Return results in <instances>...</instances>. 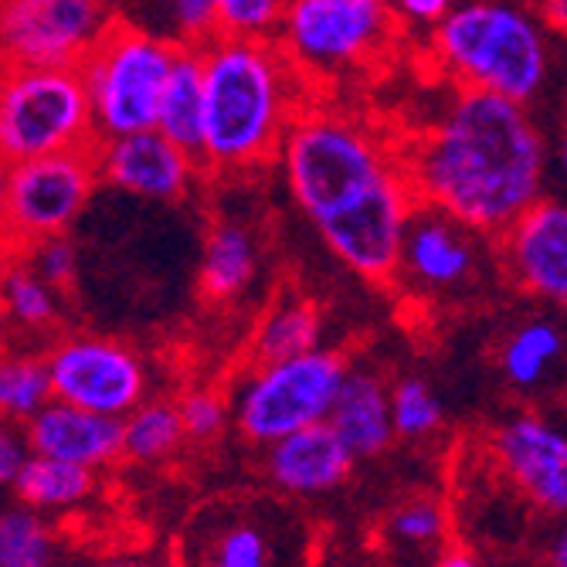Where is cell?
<instances>
[{
    "instance_id": "obj_1",
    "label": "cell",
    "mask_w": 567,
    "mask_h": 567,
    "mask_svg": "<svg viewBox=\"0 0 567 567\" xmlns=\"http://www.w3.org/2000/svg\"><path fill=\"white\" fill-rule=\"evenodd\" d=\"M401 167L432 212L462 228L503 235L540 200L547 150L524 102L462 89Z\"/></svg>"
},
{
    "instance_id": "obj_2",
    "label": "cell",
    "mask_w": 567,
    "mask_h": 567,
    "mask_svg": "<svg viewBox=\"0 0 567 567\" xmlns=\"http://www.w3.org/2000/svg\"><path fill=\"white\" fill-rule=\"evenodd\" d=\"M204 55V150L200 167L241 174L282 150L299 110V65L279 41L215 34Z\"/></svg>"
},
{
    "instance_id": "obj_3",
    "label": "cell",
    "mask_w": 567,
    "mask_h": 567,
    "mask_svg": "<svg viewBox=\"0 0 567 567\" xmlns=\"http://www.w3.org/2000/svg\"><path fill=\"white\" fill-rule=\"evenodd\" d=\"M279 157L296 204L317 231L408 177L364 123L333 110H302Z\"/></svg>"
},
{
    "instance_id": "obj_4",
    "label": "cell",
    "mask_w": 567,
    "mask_h": 567,
    "mask_svg": "<svg viewBox=\"0 0 567 567\" xmlns=\"http://www.w3.org/2000/svg\"><path fill=\"white\" fill-rule=\"evenodd\" d=\"M435 55L462 89L527 102L547 75V44L537 21L499 0L449 11L435 28Z\"/></svg>"
},
{
    "instance_id": "obj_5",
    "label": "cell",
    "mask_w": 567,
    "mask_h": 567,
    "mask_svg": "<svg viewBox=\"0 0 567 567\" xmlns=\"http://www.w3.org/2000/svg\"><path fill=\"white\" fill-rule=\"evenodd\" d=\"M95 146V113L79 69L8 65L0 89V150L8 164Z\"/></svg>"
},
{
    "instance_id": "obj_6",
    "label": "cell",
    "mask_w": 567,
    "mask_h": 567,
    "mask_svg": "<svg viewBox=\"0 0 567 567\" xmlns=\"http://www.w3.org/2000/svg\"><path fill=\"white\" fill-rule=\"evenodd\" d=\"M309 530L269 496H225L200 506L181 534V567H306Z\"/></svg>"
},
{
    "instance_id": "obj_7",
    "label": "cell",
    "mask_w": 567,
    "mask_h": 567,
    "mask_svg": "<svg viewBox=\"0 0 567 567\" xmlns=\"http://www.w3.org/2000/svg\"><path fill=\"white\" fill-rule=\"evenodd\" d=\"M181 44L146 34L133 24H113L79 65L99 140L157 130L161 99Z\"/></svg>"
},
{
    "instance_id": "obj_8",
    "label": "cell",
    "mask_w": 567,
    "mask_h": 567,
    "mask_svg": "<svg viewBox=\"0 0 567 567\" xmlns=\"http://www.w3.org/2000/svg\"><path fill=\"white\" fill-rule=\"evenodd\" d=\"M350 368L333 350H309L255 368L235 398V419L248 442L272 445L292 432L330 422Z\"/></svg>"
},
{
    "instance_id": "obj_9",
    "label": "cell",
    "mask_w": 567,
    "mask_h": 567,
    "mask_svg": "<svg viewBox=\"0 0 567 567\" xmlns=\"http://www.w3.org/2000/svg\"><path fill=\"white\" fill-rule=\"evenodd\" d=\"M394 38L391 0H289L279 44L302 75H343Z\"/></svg>"
},
{
    "instance_id": "obj_10",
    "label": "cell",
    "mask_w": 567,
    "mask_h": 567,
    "mask_svg": "<svg viewBox=\"0 0 567 567\" xmlns=\"http://www.w3.org/2000/svg\"><path fill=\"white\" fill-rule=\"evenodd\" d=\"M102 181L95 150H65L51 157L18 161L4 171L8 241L28 251L38 241L65 235Z\"/></svg>"
},
{
    "instance_id": "obj_11",
    "label": "cell",
    "mask_w": 567,
    "mask_h": 567,
    "mask_svg": "<svg viewBox=\"0 0 567 567\" xmlns=\"http://www.w3.org/2000/svg\"><path fill=\"white\" fill-rule=\"evenodd\" d=\"M113 28L106 0H4L8 65L79 69Z\"/></svg>"
},
{
    "instance_id": "obj_12",
    "label": "cell",
    "mask_w": 567,
    "mask_h": 567,
    "mask_svg": "<svg viewBox=\"0 0 567 567\" xmlns=\"http://www.w3.org/2000/svg\"><path fill=\"white\" fill-rule=\"evenodd\" d=\"M44 360L59 401L110 419H126L143 404L146 368L140 353L120 340L79 333L51 347Z\"/></svg>"
},
{
    "instance_id": "obj_13",
    "label": "cell",
    "mask_w": 567,
    "mask_h": 567,
    "mask_svg": "<svg viewBox=\"0 0 567 567\" xmlns=\"http://www.w3.org/2000/svg\"><path fill=\"white\" fill-rule=\"evenodd\" d=\"M499 470L534 509L567 517V432L540 415H517L496 429Z\"/></svg>"
},
{
    "instance_id": "obj_14",
    "label": "cell",
    "mask_w": 567,
    "mask_h": 567,
    "mask_svg": "<svg viewBox=\"0 0 567 567\" xmlns=\"http://www.w3.org/2000/svg\"><path fill=\"white\" fill-rule=\"evenodd\" d=\"M95 161L110 187L143 200H181L190 190L194 171L200 164L161 130L99 140Z\"/></svg>"
},
{
    "instance_id": "obj_15",
    "label": "cell",
    "mask_w": 567,
    "mask_h": 567,
    "mask_svg": "<svg viewBox=\"0 0 567 567\" xmlns=\"http://www.w3.org/2000/svg\"><path fill=\"white\" fill-rule=\"evenodd\" d=\"M499 238L513 279L540 299L567 306V204L540 197Z\"/></svg>"
},
{
    "instance_id": "obj_16",
    "label": "cell",
    "mask_w": 567,
    "mask_h": 567,
    "mask_svg": "<svg viewBox=\"0 0 567 567\" xmlns=\"http://www.w3.org/2000/svg\"><path fill=\"white\" fill-rule=\"evenodd\" d=\"M24 442L34 455L102 470L123 455V419L95 415L69 401H51L24 425Z\"/></svg>"
},
{
    "instance_id": "obj_17",
    "label": "cell",
    "mask_w": 567,
    "mask_h": 567,
    "mask_svg": "<svg viewBox=\"0 0 567 567\" xmlns=\"http://www.w3.org/2000/svg\"><path fill=\"white\" fill-rule=\"evenodd\" d=\"M353 458L357 455L333 432V425L323 422L272 442L266 470L269 480L289 496H323L350 476Z\"/></svg>"
},
{
    "instance_id": "obj_18",
    "label": "cell",
    "mask_w": 567,
    "mask_h": 567,
    "mask_svg": "<svg viewBox=\"0 0 567 567\" xmlns=\"http://www.w3.org/2000/svg\"><path fill=\"white\" fill-rule=\"evenodd\" d=\"M401 269L429 289H449L473 272V245L452 218L432 208L415 212L408 225Z\"/></svg>"
},
{
    "instance_id": "obj_19",
    "label": "cell",
    "mask_w": 567,
    "mask_h": 567,
    "mask_svg": "<svg viewBox=\"0 0 567 567\" xmlns=\"http://www.w3.org/2000/svg\"><path fill=\"white\" fill-rule=\"evenodd\" d=\"M333 432L347 442L357 458L381 455L394 439L391 391L374 371H350L330 415Z\"/></svg>"
},
{
    "instance_id": "obj_20",
    "label": "cell",
    "mask_w": 567,
    "mask_h": 567,
    "mask_svg": "<svg viewBox=\"0 0 567 567\" xmlns=\"http://www.w3.org/2000/svg\"><path fill=\"white\" fill-rule=\"evenodd\" d=\"M204 116H208V92H204V55L200 44H181L174 72L167 79L157 130L200 161L204 150Z\"/></svg>"
},
{
    "instance_id": "obj_21",
    "label": "cell",
    "mask_w": 567,
    "mask_h": 567,
    "mask_svg": "<svg viewBox=\"0 0 567 567\" xmlns=\"http://www.w3.org/2000/svg\"><path fill=\"white\" fill-rule=\"evenodd\" d=\"M255 266H259V259H255L251 235L235 221H221L204 238L200 272H197L200 292L215 302L235 299L251 286Z\"/></svg>"
},
{
    "instance_id": "obj_22",
    "label": "cell",
    "mask_w": 567,
    "mask_h": 567,
    "mask_svg": "<svg viewBox=\"0 0 567 567\" xmlns=\"http://www.w3.org/2000/svg\"><path fill=\"white\" fill-rule=\"evenodd\" d=\"M11 489H14L18 503L31 506L38 513H62V509H72L92 496L95 470L31 452L21 476L11 483Z\"/></svg>"
},
{
    "instance_id": "obj_23",
    "label": "cell",
    "mask_w": 567,
    "mask_h": 567,
    "mask_svg": "<svg viewBox=\"0 0 567 567\" xmlns=\"http://www.w3.org/2000/svg\"><path fill=\"white\" fill-rule=\"evenodd\" d=\"M445 530H449L445 509L439 499L429 496H411L398 503L384 520V540L404 564L415 560L429 567L432 560H439Z\"/></svg>"
},
{
    "instance_id": "obj_24",
    "label": "cell",
    "mask_w": 567,
    "mask_h": 567,
    "mask_svg": "<svg viewBox=\"0 0 567 567\" xmlns=\"http://www.w3.org/2000/svg\"><path fill=\"white\" fill-rule=\"evenodd\" d=\"M320 347V317L317 309L302 302V299H286L279 306H272L266 320L255 330V343L251 353L259 364H269V360H286V357H299Z\"/></svg>"
},
{
    "instance_id": "obj_25",
    "label": "cell",
    "mask_w": 567,
    "mask_h": 567,
    "mask_svg": "<svg viewBox=\"0 0 567 567\" xmlns=\"http://www.w3.org/2000/svg\"><path fill=\"white\" fill-rule=\"evenodd\" d=\"M187 439L181 408L174 401H143L123 419V455L133 462H161Z\"/></svg>"
},
{
    "instance_id": "obj_26",
    "label": "cell",
    "mask_w": 567,
    "mask_h": 567,
    "mask_svg": "<svg viewBox=\"0 0 567 567\" xmlns=\"http://www.w3.org/2000/svg\"><path fill=\"white\" fill-rule=\"evenodd\" d=\"M62 544L44 513L18 503L0 517V567H55Z\"/></svg>"
},
{
    "instance_id": "obj_27",
    "label": "cell",
    "mask_w": 567,
    "mask_h": 567,
    "mask_svg": "<svg viewBox=\"0 0 567 567\" xmlns=\"http://www.w3.org/2000/svg\"><path fill=\"white\" fill-rule=\"evenodd\" d=\"M55 401V384L44 357H8L0 368V408L4 415L28 425L41 408Z\"/></svg>"
},
{
    "instance_id": "obj_28",
    "label": "cell",
    "mask_w": 567,
    "mask_h": 567,
    "mask_svg": "<svg viewBox=\"0 0 567 567\" xmlns=\"http://www.w3.org/2000/svg\"><path fill=\"white\" fill-rule=\"evenodd\" d=\"M560 333L547 320H530L513 333L503 347V374L517 388H534L560 357Z\"/></svg>"
},
{
    "instance_id": "obj_29",
    "label": "cell",
    "mask_w": 567,
    "mask_h": 567,
    "mask_svg": "<svg viewBox=\"0 0 567 567\" xmlns=\"http://www.w3.org/2000/svg\"><path fill=\"white\" fill-rule=\"evenodd\" d=\"M4 306L14 327L44 330L59 317V289L48 286L28 262H21V266H11L4 279Z\"/></svg>"
},
{
    "instance_id": "obj_30",
    "label": "cell",
    "mask_w": 567,
    "mask_h": 567,
    "mask_svg": "<svg viewBox=\"0 0 567 567\" xmlns=\"http://www.w3.org/2000/svg\"><path fill=\"white\" fill-rule=\"evenodd\" d=\"M391 415L401 439H425L442 425V401L422 378H404L391 388Z\"/></svg>"
},
{
    "instance_id": "obj_31",
    "label": "cell",
    "mask_w": 567,
    "mask_h": 567,
    "mask_svg": "<svg viewBox=\"0 0 567 567\" xmlns=\"http://www.w3.org/2000/svg\"><path fill=\"white\" fill-rule=\"evenodd\" d=\"M289 0H218V34L272 41L282 31Z\"/></svg>"
},
{
    "instance_id": "obj_32",
    "label": "cell",
    "mask_w": 567,
    "mask_h": 567,
    "mask_svg": "<svg viewBox=\"0 0 567 567\" xmlns=\"http://www.w3.org/2000/svg\"><path fill=\"white\" fill-rule=\"evenodd\" d=\"M21 262H28L48 286L65 289V286H72V279H75L79 255H75V245H72L65 235H59V238L38 241V245H31L28 251H21Z\"/></svg>"
},
{
    "instance_id": "obj_33",
    "label": "cell",
    "mask_w": 567,
    "mask_h": 567,
    "mask_svg": "<svg viewBox=\"0 0 567 567\" xmlns=\"http://www.w3.org/2000/svg\"><path fill=\"white\" fill-rule=\"evenodd\" d=\"M177 408H181L187 439L194 442H212L228 425V404L215 391H190L177 401Z\"/></svg>"
},
{
    "instance_id": "obj_34",
    "label": "cell",
    "mask_w": 567,
    "mask_h": 567,
    "mask_svg": "<svg viewBox=\"0 0 567 567\" xmlns=\"http://www.w3.org/2000/svg\"><path fill=\"white\" fill-rule=\"evenodd\" d=\"M181 44H204L218 34V0H167Z\"/></svg>"
},
{
    "instance_id": "obj_35",
    "label": "cell",
    "mask_w": 567,
    "mask_h": 567,
    "mask_svg": "<svg viewBox=\"0 0 567 567\" xmlns=\"http://www.w3.org/2000/svg\"><path fill=\"white\" fill-rule=\"evenodd\" d=\"M31 458V449H28V442H24V435H18V432H4L0 435V480H4L8 486L21 476V470H24V462Z\"/></svg>"
},
{
    "instance_id": "obj_36",
    "label": "cell",
    "mask_w": 567,
    "mask_h": 567,
    "mask_svg": "<svg viewBox=\"0 0 567 567\" xmlns=\"http://www.w3.org/2000/svg\"><path fill=\"white\" fill-rule=\"evenodd\" d=\"M394 8L411 21H442L452 11V0H394Z\"/></svg>"
},
{
    "instance_id": "obj_37",
    "label": "cell",
    "mask_w": 567,
    "mask_h": 567,
    "mask_svg": "<svg viewBox=\"0 0 567 567\" xmlns=\"http://www.w3.org/2000/svg\"><path fill=\"white\" fill-rule=\"evenodd\" d=\"M544 21L557 31H567V0H544V8H540Z\"/></svg>"
},
{
    "instance_id": "obj_38",
    "label": "cell",
    "mask_w": 567,
    "mask_h": 567,
    "mask_svg": "<svg viewBox=\"0 0 567 567\" xmlns=\"http://www.w3.org/2000/svg\"><path fill=\"white\" fill-rule=\"evenodd\" d=\"M547 560H550V567H567V524L554 534V540L547 547Z\"/></svg>"
},
{
    "instance_id": "obj_39",
    "label": "cell",
    "mask_w": 567,
    "mask_h": 567,
    "mask_svg": "<svg viewBox=\"0 0 567 567\" xmlns=\"http://www.w3.org/2000/svg\"><path fill=\"white\" fill-rule=\"evenodd\" d=\"M429 567H480V560L466 550H445L439 560H432Z\"/></svg>"
},
{
    "instance_id": "obj_40",
    "label": "cell",
    "mask_w": 567,
    "mask_h": 567,
    "mask_svg": "<svg viewBox=\"0 0 567 567\" xmlns=\"http://www.w3.org/2000/svg\"><path fill=\"white\" fill-rule=\"evenodd\" d=\"M85 567H164V564H150V560H99Z\"/></svg>"
},
{
    "instance_id": "obj_41",
    "label": "cell",
    "mask_w": 567,
    "mask_h": 567,
    "mask_svg": "<svg viewBox=\"0 0 567 567\" xmlns=\"http://www.w3.org/2000/svg\"><path fill=\"white\" fill-rule=\"evenodd\" d=\"M557 167H560V177L567 181V133L560 136V146H557Z\"/></svg>"
}]
</instances>
